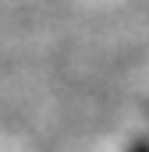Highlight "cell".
I'll return each mask as SVG.
<instances>
[{
  "label": "cell",
  "instance_id": "1",
  "mask_svg": "<svg viewBox=\"0 0 149 152\" xmlns=\"http://www.w3.org/2000/svg\"><path fill=\"white\" fill-rule=\"evenodd\" d=\"M131 152H149V145H135V149H131Z\"/></svg>",
  "mask_w": 149,
  "mask_h": 152
}]
</instances>
